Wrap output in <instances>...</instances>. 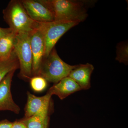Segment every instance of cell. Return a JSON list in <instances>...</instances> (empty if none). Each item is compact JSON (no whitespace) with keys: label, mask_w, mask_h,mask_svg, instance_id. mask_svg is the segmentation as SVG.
Wrapping results in <instances>:
<instances>
[{"label":"cell","mask_w":128,"mask_h":128,"mask_svg":"<svg viewBox=\"0 0 128 128\" xmlns=\"http://www.w3.org/2000/svg\"><path fill=\"white\" fill-rule=\"evenodd\" d=\"M11 31L12 30L9 28H2L0 27V39Z\"/></svg>","instance_id":"cell-19"},{"label":"cell","mask_w":128,"mask_h":128,"mask_svg":"<svg viewBox=\"0 0 128 128\" xmlns=\"http://www.w3.org/2000/svg\"><path fill=\"white\" fill-rule=\"evenodd\" d=\"M30 44L32 55V77L38 76L40 65L45 53L44 38L42 31L39 27L30 33Z\"/></svg>","instance_id":"cell-7"},{"label":"cell","mask_w":128,"mask_h":128,"mask_svg":"<svg viewBox=\"0 0 128 128\" xmlns=\"http://www.w3.org/2000/svg\"><path fill=\"white\" fill-rule=\"evenodd\" d=\"M94 70L93 66L88 63L76 65L68 76L74 81L82 90H88L90 88L91 76Z\"/></svg>","instance_id":"cell-10"},{"label":"cell","mask_w":128,"mask_h":128,"mask_svg":"<svg viewBox=\"0 0 128 128\" xmlns=\"http://www.w3.org/2000/svg\"><path fill=\"white\" fill-rule=\"evenodd\" d=\"M27 101L25 108V118H29L39 112L50 109L52 96L47 92L44 96H37L28 92Z\"/></svg>","instance_id":"cell-9"},{"label":"cell","mask_w":128,"mask_h":128,"mask_svg":"<svg viewBox=\"0 0 128 128\" xmlns=\"http://www.w3.org/2000/svg\"><path fill=\"white\" fill-rule=\"evenodd\" d=\"M50 109L44 110L29 118L20 120L27 128H48Z\"/></svg>","instance_id":"cell-12"},{"label":"cell","mask_w":128,"mask_h":128,"mask_svg":"<svg viewBox=\"0 0 128 128\" xmlns=\"http://www.w3.org/2000/svg\"><path fill=\"white\" fill-rule=\"evenodd\" d=\"M80 87L71 78L67 76L55 83L48 91L51 96L55 95L63 100L76 92L81 90Z\"/></svg>","instance_id":"cell-11"},{"label":"cell","mask_w":128,"mask_h":128,"mask_svg":"<svg viewBox=\"0 0 128 128\" xmlns=\"http://www.w3.org/2000/svg\"><path fill=\"white\" fill-rule=\"evenodd\" d=\"M53 12L54 21L80 23L87 18L84 2L70 0H45Z\"/></svg>","instance_id":"cell-2"},{"label":"cell","mask_w":128,"mask_h":128,"mask_svg":"<svg viewBox=\"0 0 128 128\" xmlns=\"http://www.w3.org/2000/svg\"><path fill=\"white\" fill-rule=\"evenodd\" d=\"M9 72L0 82V111H9L18 114L20 108L12 98L11 86L15 71Z\"/></svg>","instance_id":"cell-8"},{"label":"cell","mask_w":128,"mask_h":128,"mask_svg":"<svg viewBox=\"0 0 128 128\" xmlns=\"http://www.w3.org/2000/svg\"><path fill=\"white\" fill-rule=\"evenodd\" d=\"M16 34L12 31L0 39V58L6 60L11 55L14 49Z\"/></svg>","instance_id":"cell-13"},{"label":"cell","mask_w":128,"mask_h":128,"mask_svg":"<svg viewBox=\"0 0 128 128\" xmlns=\"http://www.w3.org/2000/svg\"><path fill=\"white\" fill-rule=\"evenodd\" d=\"M18 68L19 62L14 49L9 58L0 60V82L9 72Z\"/></svg>","instance_id":"cell-14"},{"label":"cell","mask_w":128,"mask_h":128,"mask_svg":"<svg viewBox=\"0 0 128 128\" xmlns=\"http://www.w3.org/2000/svg\"><path fill=\"white\" fill-rule=\"evenodd\" d=\"M32 89L34 92H40L43 91L47 86V81L44 78L39 76H33L30 80Z\"/></svg>","instance_id":"cell-16"},{"label":"cell","mask_w":128,"mask_h":128,"mask_svg":"<svg viewBox=\"0 0 128 128\" xmlns=\"http://www.w3.org/2000/svg\"><path fill=\"white\" fill-rule=\"evenodd\" d=\"M76 66L70 65L63 61L54 48L48 56L44 57L37 76L44 78L47 82L55 84L68 76Z\"/></svg>","instance_id":"cell-3"},{"label":"cell","mask_w":128,"mask_h":128,"mask_svg":"<svg viewBox=\"0 0 128 128\" xmlns=\"http://www.w3.org/2000/svg\"><path fill=\"white\" fill-rule=\"evenodd\" d=\"M116 60L120 63L128 64V44L121 42L117 47V56Z\"/></svg>","instance_id":"cell-15"},{"label":"cell","mask_w":128,"mask_h":128,"mask_svg":"<svg viewBox=\"0 0 128 128\" xmlns=\"http://www.w3.org/2000/svg\"><path fill=\"white\" fill-rule=\"evenodd\" d=\"M30 33L16 34L14 51L18 59L22 79L30 80L32 77V55L30 44Z\"/></svg>","instance_id":"cell-4"},{"label":"cell","mask_w":128,"mask_h":128,"mask_svg":"<svg viewBox=\"0 0 128 128\" xmlns=\"http://www.w3.org/2000/svg\"><path fill=\"white\" fill-rule=\"evenodd\" d=\"M80 23L75 22H39V27L44 38V57L48 56L60 38L70 29Z\"/></svg>","instance_id":"cell-5"},{"label":"cell","mask_w":128,"mask_h":128,"mask_svg":"<svg viewBox=\"0 0 128 128\" xmlns=\"http://www.w3.org/2000/svg\"><path fill=\"white\" fill-rule=\"evenodd\" d=\"M12 124V122L7 120H2L0 121V128H11Z\"/></svg>","instance_id":"cell-17"},{"label":"cell","mask_w":128,"mask_h":128,"mask_svg":"<svg viewBox=\"0 0 128 128\" xmlns=\"http://www.w3.org/2000/svg\"><path fill=\"white\" fill-rule=\"evenodd\" d=\"M2 12L9 28L16 34L31 33L38 27L39 22L30 18L20 0L10 1Z\"/></svg>","instance_id":"cell-1"},{"label":"cell","mask_w":128,"mask_h":128,"mask_svg":"<svg viewBox=\"0 0 128 128\" xmlns=\"http://www.w3.org/2000/svg\"><path fill=\"white\" fill-rule=\"evenodd\" d=\"M11 128H27L25 124L20 120L12 122Z\"/></svg>","instance_id":"cell-18"},{"label":"cell","mask_w":128,"mask_h":128,"mask_svg":"<svg viewBox=\"0 0 128 128\" xmlns=\"http://www.w3.org/2000/svg\"><path fill=\"white\" fill-rule=\"evenodd\" d=\"M22 4L32 20L39 22L54 21V14L45 0H22Z\"/></svg>","instance_id":"cell-6"},{"label":"cell","mask_w":128,"mask_h":128,"mask_svg":"<svg viewBox=\"0 0 128 128\" xmlns=\"http://www.w3.org/2000/svg\"></svg>","instance_id":"cell-20"}]
</instances>
